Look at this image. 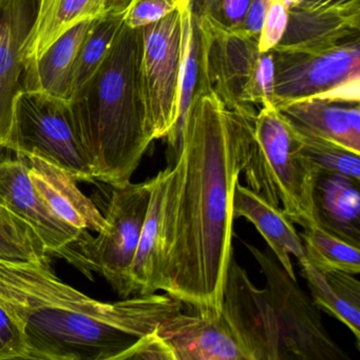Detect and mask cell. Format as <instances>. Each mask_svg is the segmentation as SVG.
I'll return each instance as SVG.
<instances>
[{"label": "cell", "instance_id": "6da1fadb", "mask_svg": "<svg viewBox=\"0 0 360 360\" xmlns=\"http://www.w3.org/2000/svg\"><path fill=\"white\" fill-rule=\"evenodd\" d=\"M255 119L195 87L163 202L160 290L195 311H222L233 258V195Z\"/></svg>", "mask_w": 360, "mask_h": 360}, {"label": "cell", "instance_id": "7a4b0ae2", "mask_svg": "<svg viewBox=\"0 0 360 360\" xmlns=\"http://www.w3.org/2000/svg\"><path fill=\"white\" fill-rule=\"evenodd\" d=\"M0 304L22 330L28 360H119L183 307L155 292L102 302L64 283L50 266L5 261Z\"/></svg>", "mask_w": 360, "mask_h": 360}, {"label": "cell", "instance_id": "3957f363", "mask_svg": "<svg viewBox=\"0 0 360 360\" xmlns=\"http://www.w3.org/2000/svg\"><path fill=\"white\" fill-rule=\"evenodd\" d=\"M143 28L124 25L96 75L70 103L94 180L131 181L153 138L140 81Z\"/></svg>", "mask_w": 360, "mask_h": 360}, {"label": "cell", "instance_id": "277c9868", "mask_svg": "<svg viewBox=\"0 0 360 360\" xmlns=\"http://www.w3.org/2000/svg\"><path fill=\"white\" fill-rule=\"evenodd\" d=\"M242 172L248 187L281 208L294 224L318 225L313 193L319 170L275 106L259 109Z\"/></svg>", "mask_w": 360, "mask_h": 360}, {"label": "cell", "instance_id": "5b68a950", "mask_svg": "<svg viewBox=\"0 0 360 360\" xmlns=\"http://www.w3.org/2000/svg\"><path fill=\"white\" fill-rule=\"evenodd\" d=\"M193 20L198 44L195 87L214 92L229 110L255 119L260 109L258 39L207 18Z\"/></svg>", "mask_w": 360, "mask_h": 360}, {"label": "cell", "instance_id": "8992f818", "mask_svg": "<svg viewBox=\"0 0 360 360\" xmlns=\"http://www.w3.org/2000/svg\"><path fill=\"white\" fill-rule=\"evenodd\" d=\"M191 3L143 28L140 81L153 140L167 139L180 115V85Z\"/></svg>", "mask_w": 360, "mask_h": 360}, {"label": "cell", "instance_id": "52a82bcc", "mask_svg": "<svg viewBox=\"0 0 360 360\" xmlns=\"http://www.w3.org/2000/svg\"><path fill=\"white\" fill-rule=\"evenodd\" d=\"M6 149L41 158L77 181L94 180L69 103L22 90L14 105L13 129Z\"/></svg>", "mask_w": 360, "mask_h": 360}, {"label": "cell", "instance_id": "ba28073f", "mask_svg": "<svg viewBox=\"0 0 360 360\" xmlns=\"http://www.w3.org/2000/svg\"><path fill=\"white\" fill-rule=\"evenodd\" d=\"M264 275L265 296L271 303L279 328L283 360H347L322 323L319 309L277 259L245 243Z\"/></svg>", "mask_w": 360, "mask_h": 360}, {"label": "cell", "instance_id": "9c48e42d", "mask_svg": "<svg viewBox=\"0 0 360 360\" xmlns=\"http://www.w3.org/2000/svg\"><path fill=\"white\" fill-rule=\"evenodd\" d=\"M153 178L143 183L112 187L107 206L106 229L92 238L86 250L90 273L98 271L122 297L134 294L132 262L148 212Z\"/></svg>", "mask_w": 360, "mask_h": 360}, {"label": "cell", "instance_id": "30bf717a", "mask_svg": "<svg viewBox=\"0 0 360 360\" xmlns=\"http://www.w3.org/2000/svg\"><path fill=\"white\" fill-rule=\"evenodd\" d=\"M274 58L276 108L322 98L349 82L360 79V37L315 49L277 47Z\"/></svg>", "mask_w": 360, "mask_h": 360}, {"label": "cell", "instance_id": "8fae6325", "mask_svg": "<svg viewBox=\"0 0 360 360\" xmlns=\"http://www.w3.org/2000/svg\"><path fill=\"white\" fill-rule=\"evenodd\" d=\"M0 204L34 229L50 256L66 259L91 278L86 260L91 236L50 212L31 182L25 155L11 158L0 153Z\"/></svg>", "mask_w": 360, "mask_h": 360}, {"label": "cell", "instance_id": "7c38bea8", "mask_svg": "<svg viewBox=\"0 0 360 360\" xmlns=\"http://www.w3.org/2000/svg\"><path fill=\"white\" fill-rule=\"evenodd\" d=\"M248 360H283L279 328L263 288H257L245 269L231 258L222 311Z\"/></svg>", "mask_w": 360, "mask_h": 360}, {"label": "cell", "instance_id": "4fadbf2b", "mask_svg": "<svg viewBox=\"0 0 360 360\" xmlns=\"http://www.w3.org/2000/svg\"><path fill=\"white\" fill-rule=\"evenodd\" d=\"M155 333L169 347L174 360H248L222 313L181 311Z\"/></svg>", "mask_w": 360, "mask_h": 360}, {"label": "cell", "instance_id": "5bb4252c", "mask_svg": "<svg viewBox=\"0 0 360 360\" xmlns=\"http://www.w3.org/2000/svg\"><path fill=\"white\" fill-rule=\"evenodd\" d=\"M37 8V0L0 1V149L11 139L14 105L22 91L25 46Z\"/></svg>", "mask_w": 360, "mask_h": 360}, {"label": "cell", "instance_id": "9a60e30c", "mask_svg": "<svg viewBox=\"0 0 360 360\" xmlns=\"http://www.w3.org/2000/svg\"><path fill=\"white\" fill-rule=\"evenodd\" d=\"M131 0H37V15L25 46V66L41 58L77 25L127 12Z\"/></svg>", "mask_w": 360, "mask_h": 360}, {"label": "cell", "instance_id": "2e32d148", "mask_svg": "<svg viewBox=\"0 0 360 360\" xmlns=\"http://www.w3.org/2000/svg\"><path fill=\"white\" fill-rule=\"evenodd\" d=\"M29 176L35 191L50 212L63 222L96 233L106 229V220L94 202L77 188V180L62 168L29 155Z\"/></svg>", "mask_w": 360, "mask_h": 360}, {"label": "cell", "instance_id": "e0dca14e", "mask_svg": "<svg viewBox=\"0 0 360 360\" xmlns=\"http://www.w3.org/2000/svg\"><path fill=\"white\" fill-rule=\"evenodd\" d=\"M94 22L89 20L73 27L56 39L41 58L26 65L22 90L70 104L75 60Z\"/></svg>", "mask_w": 360, "mask_h": 360}, {"label": "cell", "instance_id": "ac0fdd59", "mask_svg": "<svg viewBox=\"0 0 360 360\" xmlns=\"http://www.w3.org/2000/svg\"><path fill=\"white\" fill-rule=\"evenodd\" d=\"M278 110L294 127L360 153V103L311 98Z\"/></svg>", "mask_w": 360, "mask_h": 360}, {"label": "cell", "instance_id": "d6986e66", "mask_svg": "<svg viewBox=\"0 0 360 360\" xmlns=\"http://www.w3.org/2000/svg\"><path fill=\"white\" fill-rule=\"evenodd\" d=\"M233 216L242 217L254 224L285 273L297 281L290 255L299 260L304 257V248L294 223L283 210L271 205L260 193L238 182L233 195Z\"/></svg>", "mask_w": 360, "mask_h": 360}, {"label": "cell", "instance_id": "ffe728a7", "mask_svg": "<svg viewBox=\"0 0 360 360\" xmlns=\"http://www.w3.org/2000/svg\"><path fill=\"white\" fill-rule=\"evenodd\" d=\"M360 181L338 174L320 172L313 200L318 225L360 248Z\"/></svg>", "mask_w": 360, "mask_h": 360}, {"label": "cell", "instance_id": "44dd1931", "mask_svg": "<svg viewBox=\"0 0 360 360\" xmlns=\"http://www.w3.org/2000/svg\"><path fill=\"white\" fill-rule=\"evenodd\" d=\"M358 37H360V9L326 11L290 9L288 26L278 46L315 49Z\"/></svg>", "mask_w": 360, "mask_h": 360}, {"label": "cell", "instance_id": "7402d4cb", "mask_svg": "<svg viewBox=\"0 0 360 360\" xmlns=\"http://www.w3.org/2000/svg\"><path fill=\"white\" fill-rule=\"evenodd\" d=\"M314 304L345 324L360 343V282L355 275L340 271H322L305 257L299 259Z\"/></svg>", "mask_w": 360, "mask_h": 360}, {"label": "cell", "instance_id": "603a6c76", "mask_svg": "<svg viewBox=\"0 0 360 360\" xmlns=\"http://www.w3.org/2000/svg\"><path fill=\"white\" fill-rule=\"evenodd\" d=\"M169 174L170 167L162 170L153 178L150 203L130 271L134 294L150 295L160 290L163 252V202Z\"/></svg>", "mask_w": 360, "mask_h": 360}, {"label": "cell", "instance_id": "cb8c5ba5", "mask_svg": "<svg viewBox=\"0 0 360 360\" xmlns=\"http://www.w3.org/2000/svg\"><path fill=\"white\" fill-rule=\"evenodd\" d=\"M300 237L305 259L316 269L352 275L360 273V248L332 235L319 225L305 227Z\"/></svg>", "mask_w": 360, "mask_h": 360}, {"label": "cell", "instance_id": "d4e9b609", "mask_svg": "<svg viewBox=\"0 0 360 360\" xmlns=\"http://www.w3.org/2000/svg\"><path fill=\"white\" fill-rule=\"evenodd\" d=\"M126 13L96 20L82 44L72 75V102L92 79L108 56L120 31L125 25Z\"/></svg>", "mask_w": 360, "mask_h": 360}, {"label": "cell", "instance_id": "484cf974", "mask_svg": "<svg viewBox=\"0 0 360 360\" xmlns=\"http://www.w3.org/2000/svg\"><path fill=\"white\" fill-rule=\"evenodd\" d=\"M0 261L50 266V255L34 229L1 204Z\"/></svg>", "mask_w": 360, "mask_h": 360}, {"label": "cell", "instance_id": "4316f807", "mask_svg": "<svg viewBox=\"0 0 360 360\" xmlns=\"http://www.w3.org/2000/svg\"><path fill=\"white\" fill-rule=\"evenodd\" d=\"M292 127L303 153L315 164L319 172L343 174L360 181V153L294 126Z\"/></svg>", "mask_w": 360, "mask_h": 360}, {"label": "cell", "instance_id": "83f0119b", "mask_svg": "<svg viewBox=\"0 0 360 360\" xmlns=\"http://www.w3.org/2000/svg\"><path fill=\"white\" fill-rule=\"evenodd\" d=\"M250 0H191L195 20L207 18L229 29H239Z\"/></svg>", "mask_w": 360, "mask_h": 360}, {"label": "cell", "instance_id": "f1b7e54d", "mask_svg": "<svg viewBox=\"0 0 360 360\" xmlns=\"http://www.w3.org/2000/svg\"><path fill=\"white\" fill-rule=\"evenodd\" d=\"M188 3L191 0H131L125 25L131 29L144 28Z\"/></svg>", "mask_w": 360, "mask_h": 360}, {"label": "cell", "instance_id": "f546056e", "mask_svg": "<svg viewBox=\"0 0 360 360\" xmlns=\"http://www.w3.org/2000/svg\"><path fill=\"white\" fill-rule=\"evenodd\" d=\"M13 359H28V349L20 326L0 304V360Z\"/></svg>", "mask_w": 360, "mask_h": 360}, {"label": "cell", "instance_id": "4dcf8cb0", "mask_svg": "<svg viewBox=\"0 0 360 360\" xmlns=\"http://www.w3.org/2000/svg\"><path fill=\"white\" fill-rule=\"evenodd\" d=\"M288 22V9L280 0H273L265 16L258 39L260 53L274 49L281 41Z\"/></svg>", "mask_w": 360, "mask_h": 360}, {"label": "cell", "instance_id": "1f68e13d", "mask_svg": "<svg viewBox=\"0 0 360 360\" xmlns=\"http://www.w3.org/2000/svg\"><path fill=\"white\" fill-rule=\"evenodd\" d=\"M126 359L174 360V358L169 347L155 330L139 338L119 357V360Z\"/></svg>", "mask_w": 360, "mask_h": 360}, {"label": "cell", "instance_id": "d6a6232c", "mask_svg": "<svg viewBox=\"0 0 360 360\" xmlns=\"http://www.w3.org/2000/svg\"><path fill=\"white\" fill-rule=\"evenodd\" d=\"M274 58L271 50L260 54L258 70H257L256 88L259 104L262 106H275L274 105Z\"/></svg>", "mask_w": 360, "mask_h": 360}, {"label": "cell", "instance_id": "836d02e7", "mask_svg": "<svg viewBox=\"0 0 360 360\" xmlns=\"http://www.w3.org/2000/svg\"><path fill=\"white\" fill-rule=\"evenodd\" d=\"M273 0H250L240 30L259 39L265 16Z\"/></svg>", "mask_w": 360, "mask_h": 360}, {"label": "cell", "instance_id": "e575fe53", "mask_svg": "<svg viewBox=\"0 0 360 360\" xmlns=\"http://www.w3.org/2000/svg\"><path fill=\"white\" fill-rule=\"evenodd\" d=\"M290 9L301 11L360 9V0H299L298 4Z\"/></svg>", "mask_w": 360, "mask_h": 360}, {"label": "cell", "instance_id": "d590c367", "mask_svg": "<svg viewBox=\"0 0 360 360\" xmlns=\"http://www.w3.org/2000/svg\"><path fill=\"white\" fill-rule=\"evenodd\" d=\"M0 1H1V0H0Z\"/></svg>", "mask_w": 360, "mask_h": 360}]
</instances>
